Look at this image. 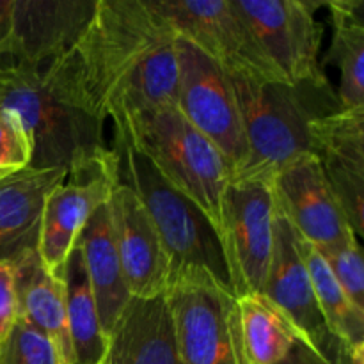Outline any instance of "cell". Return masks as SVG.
<instances>
[{
    "label": "cell",
    "instance_id": "30",
    "mask_svg": "<svg viewBox=\"0 0 364 364\" xmlns=\"http://www.w3.org/2000/svg\"><path fill=\"white\" fill-rule=\"evenodd\" d=\"M343 364H364V343L348 347Z\"/></svg>",
    "mask_w": 364,
    "mask_h": 364
},
{
    "label": "cell",
    "instance_id": "10",
    "mask_svg": "<svg viewBox=\"0 0 364 364\" xmlns=\"http://www.w3.org/2000/svg\"><path fill=\"white\" fill-rule=\"evenodd\" d=\"M98 0H0V63L36 64L70 52Z\"/></svg>",
    "mask_w": 364,
    "mask_h": 364
},
{
    "label": "cell",
    "instance_id": "3",
    "mask_svg": "<svg viewBox=\"0 0 364 364\" xmlns=\"http://www.w3.org/2000/svg\"><path fill=\"white\" fill-rule=\"evenodd\" d=\"M240 110L247 155L231 181H272L288 164L311 155L316 119L343 109L327 75L302 82H258L228 75Z\"/></svg>",
    "mask_w": 364,
    "mask_h": 364
},
{
    "label": "cell",
    "instance_id": "23",
    "mask_svg": "<svg viewBox=\"0 0 364 364\" xmlns=\"http://www.w3.org/2000/svg\"><path fill=\"white\" fill-rule=\"evenodd\" d=\"M55 274L63 281L66 295L68 331L73 364H100L105 354L107 338L102 331L95 295L85 272L82 251L77 244Z\"/></svg>",
    "mask_w": 364,
    "mask_h": 364
},
{
    "label": "cell",
    "instance_id": "29",
    "mask_svg": "<svg viewBox=\"0 0 364 364\" xmlns=\"http://www.w3.org/2000/svg\"><path fill=\"white\" fill-rule=\"evenodd\" d=\"M279 364H334V363H329L323 358H320V355L316 354L308 343H304V341L301 340L295 343V347L291 348L290 354H288L287 358H284V361H281Z\"/></svg>",
    "mask_w": 364,
    "mask_h": 364
},
{
    "label": "cell",
    "instance_id": "17",
    "mask_svg": "<svg viewBox=\"0 0 364 364\" xmlns=\"http://www.w3.org/2000/svg\"><path fill=\"white\" fill-rule=\"evenodd\" d=\"M100 364H181L166 294L128 302Z\"/></svg>",
    "mask_w": 364,
    "mask_h": 364
},
{
    "label": "cell",
    "instance_id": "11",
    "mask_svg": "<svg viewBox=\"0 0 364 364\" xmlns=\"http://www.w3.org/2000/svg\"><path fill=\"white\" fill-rule=\"evenodd\" d=\"M263 53L288 82L322 77L320 46L323 25L313 0H233Z\"/></svg>",
    "mask_w": 364,
    "mask_h": 364
},
{
    "label": "cell",
    "instance_id": "8",
    "mask_svg": "<svg viewBox=\"0 0 364 364\" xmlns=\"http://www.w3.org/2000/svg\"><path fill=\"white\" fill-rule=\"evenodd\" d=\"M178 38V36H176ZM176 107L231 166V176L247 155L240 110L226 71L185 39H176Z\"/></svg>",
    "mask_w": 364,
    "mask_h": 364
},
{
    "label": "cell",
    "instance_id": "25",
    "mask_svg": "<svg viewBox=\"0 0 364 364\" xmlns=\"http://www.w3.org/2000/svg\"><path fill=\"white\" fill-rule=\"evenodd\" d=\"M0 364H63L55 343L25 322L18 318L9 336L0 345Z\"/></svg>",
    "mask_w": 364,
    "mask_h": 364
},
{
    "label": "cell",
    "instance_id": "5",
    "mask_svg": "<svg viewBox=\"0 0 364 364\" xmlns=\"http://www.w3.org/2000/svg\"><path fill=\"white\" fill-rule=\"evenodd\" d=\"M114 135L137 149L171 187L208 215L217 230L231 166L176 105L156 107L114 124Z\"/></svg>",
    "mask_w": 364,
    "mask_h": 364
},
{
    "label": "cell",
    "instance_id": "22",
    "mask_svg": "<svg viewBox=\"0 0 364 364\" xmlns=\"http://www.w3.org/2000/svg\"><path fill=\"white\" fill-rule=\"evenodd\" d=\"M329 9L331 39L327 63L340 71L338 98L343 109L364 107V2L333 0Z\"/></svg>",
    "mask_w": 364,
    "mask_h": 364
},
{
    "label": "cell",
    "instance_id": "12",
    "mask_svg": "<svg viewBox=\"0 0 364 364\" xmlns=\"http://www.w3.org/2000/svg\"><path fill=\"white\" fill-rule=\"evenodd\" d=\"M116 181V155L109 148L68 171L46 196L36 251L52 272L66 262L92 213L109 201Z\"/></svg>",
    "mask_w": 364,
    "mask_h": 364
},
{
    "label": "cell",
    "instance_id": "20",
    "mask_svg": "<svg viewBox=\"0 0 364 364\" xmlns=\"http://www.w3.org/2000/svg\"><path fill=\"white\" fill-rule=\"evenodd\" d=\"M77 245L82 251L85 272L98 308L100 323L107 338L132 301L114 244L112 223L107 203L100 206L87 220L78 235Z\"/></svg>",
    "mask_w": 364,
    "mask_h": 364
},
{
    "label": "cell",
    "instance_id": "15",
    "mask_svg": "<svg viewBox=\"0 0 364 364\" xmlns=\"http://www.w3.org/2000/svg\"><path fill=\"white\" fill-rule=\"evenodd\" d=\"M107 208L132 299H153L166 294L171 281L169 256L139 196L117 178Z\"/></svg>",
    "mask_w": 364,
    "mask_h": 364
},
{
    "label": "cell",
    "instance_id": "19",
    "mask_svg": "<svg viewBox=\"0 0 364 364\" xmlns=\"http://www.w3.org/2000/svg\"><path fill=\"white\" fill-rule=\"evenodd\" d=\"M66 174V169H25L0 181V259L14 262L36 249L46 196Z\"/></svg>",
    "mask_w": 364,
    "mask_h": 364
},
{
    "label": "cell",
    "instance_id": "16",
    "mask_svg": "<svg viewBox=\"0 0 364 364\" xmlns=\"http://www.w3.org/2000/svg\"><path fill=\"white\" fill-rule=\"evenodd\" d=\"M311 155L343 208L352 231L364 238V107L340 109L313 123Z\"/></svg>",
    "mask_w": 364,
    "mask_h": 364
},
{
    "label": "cell",
    "instance_id": "18",
    "mask_svg": "<svg viewBox=\"0 0 364 364\" xmlns=\"http://www.w3.org/2000/svg\"><path fill=\"white\" fill-rule=\"evenodd\" d=\"M11 263L16 279L18 318H23L55 343L63 364H73L66 295L60 277L41 262L36 249L23 252Z\"/></svg>",
    "mask_w": 364,
    "mask_h": 364
},
{
    "label": "cell",
    "instance_id": "14",
    "mask_svg": "<svg viewBox=\"0 0 364 364\" xmlns=\"http://www.w3.org/2000/svg\"><path fill=\"white\" fill-rule=\"evenodd\" d=\"M270 185L277 210L316 249L336 247L355 237L313 155L288 164L272 178Z\"/></svg>",
    "mask_w": 364,
    "mask_h": 364
},
{
    "label": "cell",
    "instance_id": "1",
    "mask_svg": "<svg viewBox=\"0 0 364 364\" xmlns=\"http://www.w3.org/2000/svg\"><path fill=\"white\" fill-rule=\"evenodd\" d=\"M176 39L153 0H98L59 63L84 105L105 123L119 124L176 105Z\"/></svg>",
    "mask_w": 364,
    "mask_h": 364
},
{
    "label": "cell",
    "instance_id": "9",
    "mask_svg": "<svg viewBox=\"0 0 364 364\" xmlns=\"http://www.w3.org/2000/svg\"><path fill=\"white\" fill-rule=\"evenodd\" d=\"M166 297L181 364H245L235 295L206 281H176Z\"/></svg>",
    "mask_w": 364,
    "mask_h": 364
},
{
    "label": "cell",
    "instance_id": "21",
    "mask_svg": "<svg viewBox=\"0 0 364 364\" xmlns=\"http://www.w3.org/2000/svg\"><path fill=\"white\" fill-rule=\"evenodd\" d=\"M235 304L245 364H279L302 340L290 318L263 294L242 295Z\"/></svg>",
    "mask_w": 364,
    "mask_h": 364
},
{
    "label": "cell",
    "instance_id": "6",
    "mask_svg": "<svg viewBox=\"0 0 364 364\" xmlns=\"http://www.w3.org/2000/svg\"><path fill=\"white\" fill-rule=\"evenodd\" d=\"M153 4L178 38L192 43L231 77L284 80L235 9L233 0H153Z\"/></svg>",
    "mask_w": 364,
    "mask_h": 364
},
{
    "label": "cell",
    "instance_id": "13",
    "mask_svg": "<svg viewBox=\"0 0 364 364\" xmlns=\"http://www.w3.org/2000/svg\"><path fill=\"white\" fill-rule=\"evenodd\" d=\"M262 294L290 318L304 343L320 358L334 364L343 363L347 347L333 336L323 320L311 279L299 252L294 228L277 206L274 217L272 256Z\"/></svg>",
    "mask_w": 364,
    "mask_h": 364
},
{
    "label": "cell",
    "instance_id": "2",
    "mask_svg": "<svg viewBox=\"0 0 364 364\" xmlns=\"http://www.w3.org/2000/svg\"><path fill=\"white\" fill-rule=\"evenodd\" d=\"M0 107L16 112L32 142L28 169H73L109 151L105 121L73 91L59 59L0 63Z\"/></svg>",
    "mask_w": 364,
    "mask_h": 364
},
{
    "label": "cell",
    "instance_id": "4",
    "mask_svg": "<svg viewBox=\"0 0 364 364\" xmlns=\"http://www.w3.org/2000/svg\"><path fill=\"white\" fill-rule=\"evenodd\" d=\"M110 149L117 178L134 188L159 231L171 263L169 287L176 281H206L235 295L219 233L208 215L171 187L124 139L114 135Z\"/></svg>",
    "mask_w": 364,
    "mask_h": 364
},
{
    "label": "cell",
    "instance_id": "24",
    "mask_svg": "<svg viewBox=\"0 0 364 364\" xmlns=\"http://www.w3.org/2000/svg\"><path fill=\"white\" fill-rule=\"evenodd\" d=\"M295 240L311 279L318 308L333 336L347 348L364 343V311L352 304L318 249L304 240L297 231Z\"/></svg>",
    "mask_w": 364,
    "mask_h": 364
},
{
    "label": "cell",
    "instance_id": "26",
    "mask_svg": "<svg viewBox=\"0 0 364 364\" xmlns=\"http://www.w3.org/2000/svg\"><path fill=\"white\" fill-rule=\"evenodd\" d=\"M318 251L352 304L364 311V262L358 238L352 237L336 247Z\"/></svg>",
    "mask_w": 364,
    "mask_h": 364
},
{
    "label": "cell",
    "instance_id": "28",
    "mask_svg": "<svg viewBox=\"0 0 364 364\" xmlns=\"http://www.w3.org/2000/svg\"><path fill=\"white\" fill-rule=\"evenodd\" d=\"M18 320L16 279L11 262L0 259V345L4 343Z\"/></svg>",
    "mask_w": 364,
    "mask_h": 364
},
{
    "label": "cell",
    "instance_id": "27",
    "mask_svg": "<svg viewBox=\"0 0 364 364\" xmlns=\"http://www.w3.org/2000/svg\"><path fill=\"white\" fill-rule=\"evenodd\" d=\"M32 142L16 112L0 107V181L31 167Z\"/></svg>",
    "mask_w": 364,
    "mask_h": 364
},
{
    "label": "cell",
    "instance_id": "7",
    "mask_svg": "<svg viewBox=\"0 0 364 364\" xmlns=\"http://www.w3.org/2000/svg\"><path fill=\"white\" fill-rule=\"evenodd\" d=\"M274 201L269 181H230L220 201V247L235 297L262 294L274 244Z\"/></svg>",
    "mask_w": 364,
    "mask_h": 364
}]
</instances>
